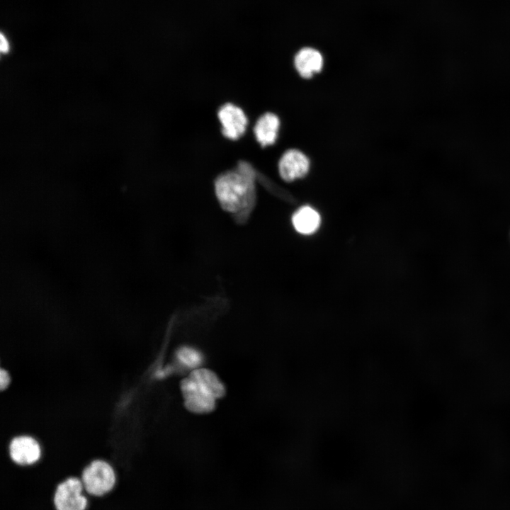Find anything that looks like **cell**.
<instances>
[{
  "instance_id": "cell-1",
  "label": "cell",
  "mask_w": 510,
  "mask_h": 510,
  "mask_svg": "<svg viewBox=\"0 0 510 510\" xmlns=\"http://www.w3.org/2000/svg\"><path fill=\"white\" fill-rule=\"evenodd\" d=\"M256 178L254 166L244 160L217 176L215 191L222 209L244 218L255 203Z\"/></svg>"
},
{
  "instance_id": "cell-2",
  "label": "cell",
  "mask_w": 510,
  "mask_h": 510,
  "mask_svg": "<svg viewBox=\"0 0 510 510\" xmlns=\"http://www.w3.org/2000/svg\"><path fill=\"white\" fill-rule=\"evenodd\" d=\"M81 480L88 494L101 497L113 489L115 484V474L109 463L98 459L84 469Z\"/></svg>"
},
{
  "instance_id": "cell-3",
  "label": "cell",
  "mask_w": 510,
  "mask_h": 510,
  "mask_svg": "<svg viewBox=\"0 0 510 510\" xmlns=\"http://www.w3.org/2000/svg\"><path fill=\"white\" fill-rule=\"evenodd\" d=\"M186 408L194 414H207L215 408L217 399L202 383L189 375L181 382Z\"/></svg>"
},
{
  "instance_id": "cell-4",
  "label": "cell",
  "mask_w": 510,
  "mask_h": 510,
  "mask_svg": "<svg viewBox=\"0 0 510 510\" xmlns=\"http://www.w3.org/2000/svg\"><path fill=\"white\" fill-rule=\"evenodd\" d=\"M81 480L71 477L60 482L55 492L53 503L56 510H85L87 499L82 494Z\"/></svg>"
},
{
  "instance_id": "cell-5",
  "label": "cell",
  "mask_w": 510,
  "mask_h": 510,
  "mask_svg": "<svg viewBox=\"0 0 510 510\" xmlns=\"http://www.w3.org/2000/svg\"><path fill=\"white\" fill-rule=\"evenodd\" d=\"M217 115L221 133L225 138L237 140L244 135L249 120L242 108L232 103H225L219 108Z\"/></svg>"
},
{
  "instance_id": "cell-6",
  "label": "cell",
  "mask_w": 510,
  "mask_h": 510,
  "mask_svg": "<svg viewBox=\"0 0 510 510\" xmlns=\"http://www.w3.org/2000/svg\"><path fill=\"white\" fill-rule=\"evenodd\" d=\"M310 160L301 151L290 149L278 161L280 176L286 182H291L306 176L310 169Z\"/></svg>"
},
{
  "instance_id": "cell-7",
  "label": "cell",
  "mask_w": 510,
  "mask_h": 510,
  "mask_svg": "<svg viewBox=\"0 0 510 510\" xmlns=\"http://www.w3.org/2000/svg\"><path fill=\"white\" fill-rule=\"evenodd\" d=\"M11 459L20 465H29L39 460L41 449L38 442L29 436L14 437L8 446Z\"/></svg>"
},
{
  "instance_id": "cell-8",
  "label": "cell",
  "mask_w": 510,
  "mask_h": 510,
  "mask_svg": "<svg viewBox=\"0 0 510 510\" xmlns=\"http://www.w3.org/2000/svg\"><path fill=\"white\" fill-rule=\"evenodd\" d=\"M280 121L272 112H266L256 120L253 132L256 142L265 147L273 144L278 138Z\"/></svg>"
},
{
  "instance_id": "cell-9",
  "label": "cell",
  "mask_w": 510,
  "mask_h": 510,
  "mask_svg": "<svg viewBox=\"0 0 510 510\" xmlns=\"http://www.w3.org/2000/svg\"><path fill=\"white\" fill-rule=\"evenodd\" d=\"M323 57L316 49L303 47L295 55V67L302 78L309 79L313 74L319 72L323 67Z\"/></svg>"
},
{
  "instance_id": "cell-10",
  "label": "cell",
  "mask_w": 510,
  "mask_h": 510,
  "mask_svg": "<svg viewBox=\"0 0 510 510\" xmlns=\"http://www.w3.org/2000/svg\"><path fill=\"white\" fill-rule=\"evenodd\" d=\"M292 223L295 230L305 235L314 233L319 227L321 217L319 212L309 205L299 208L293 215Z\"/></svg>"
},
{
  "instance_id": "cell-11",
  "label": "cell",
  "mask_w": 510,
  "mask_h": 510,
  "mask_svg": "<svg viewBox=\"0 0 510 510\" xmlns=\"http://www.w3.org/2000/svg\"><path fill=\"white\" fill-rule=\"evenodd\" d=\"M190 375L205 386L217 400L225 395L224 384L213 371L198 368L193 370Z\"/></svg>"
},
{
  "instance_id": "cell-12",
  "label": "cell",
  "mask_w": 510,
  "mask_h": 510,
  "mask_svg": "<svg viewBox=\"0 0 510 510\" xmlns=\"http://www.w3.org/2000/svg\"><path fill=\"white\" fill-rule=\"evenodd\" d=\"M178 362L186 368H198L203 362V353L194 347L190 346H181L176 352Z\"/></svg>"
},
{
  "instance_id": "cell-13",
  "label": "cell",
  "mask_w": 510,
  "mask_h": 510,
  "mask_svg": "<svg viewBox=\"0 0 510 510\" xmlns=\"http://www.w3.org/2000/svg\"><path fill=\"white\" fill-rule=\"evenodd\" d=\"M10 383V376L8 371L3 368L0 369V388L1 390L6 389Z\"/></svg>"
},
{
  "instance_id": "cell-14",
  "label": "cell",
  "mask_w": 510,
  "mask_h": 510,
  "mask_svg": "<svg viewBox=\"0 0 510 510\" xmlns=\"http://www.w3.org/2000/svg\"><path fill=\"white\" fill-rule=\"evenodd\" d=\"M0 49L1 52L2 53H6L9 50V44L6 38V37L4 35L3 33H1V38H0Z\"/></svg>"
}]
</instances>
